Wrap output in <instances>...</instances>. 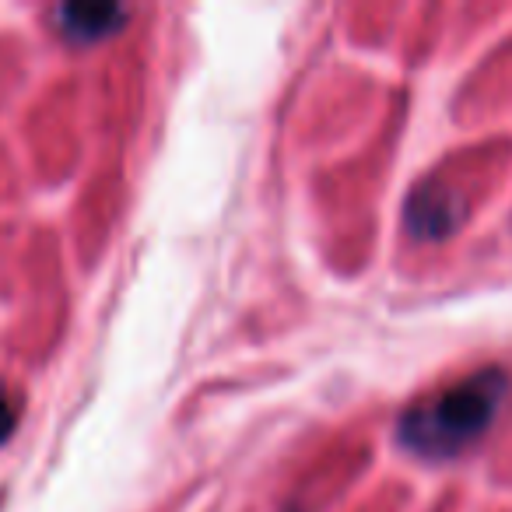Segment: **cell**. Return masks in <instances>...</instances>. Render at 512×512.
Returning a JSON list of instances; mask_svg holds the SVG:
<instances>
[{"mask_svg":"<svg viewBox=\"0 0 512 512\" xmlns=\"http://www.w3.org/2000/svg\"><path fill=\"white\" fill-rule=\"evenodd\" d=\"M505 393H509L505 372L481 369L453 383L449 390L414 404L400 418L397 435L411 453L428 456V460H446V456L474 446L488 432L491 421L502 411Z\"/></svg>","mask_w":512,"mask_h":512,"instance_id":"6da1fadb","label":"cell"},{"mask_svg":"<svg viewBox=\"0 0 512 512\" xmlns=\"http://www.w3.org/2000/svg\"><path fill=\"white\" fill-rule=\"evenodd\" d=\"M60 32L71 43H99V39L113 36L123 22H127V8L120 4H64L57 11Z\"/></svg>","mask_w":512,"mask_h":512,"instance_id":"7a4b0ae2","label":"cell"},{"mask_svg":"<svg viewBox=\"0 0 512 512\" xmlns=\"http://www.w3.org/2000/svg\"><path fill=\"white\" fill-rule=\"evenodd\" d=\"M463 204L453 197V193H435L425 190L411 200L407 207V225H411L414 235H425V239H442V235L456 232L463 221Z\"/></svg>","mask_w":512,"mask_h":512,"instance_id":"3957f363","label":"cell"},{"mask_svg":"<svg viewBox=\"0 0 512 512\" xmlns=\"http://www.w3.org/2000/svg\"><path fill=\"white\" fill-rule=\"evenodd\" d=\"M15 421H18L15 404L8 400V393H0V442L11 439V432H15Z\"/></svg>","mask_w":512,"mask_h":512,"instance_id":"277c9868","label":"cell"}]
</instances>
